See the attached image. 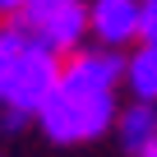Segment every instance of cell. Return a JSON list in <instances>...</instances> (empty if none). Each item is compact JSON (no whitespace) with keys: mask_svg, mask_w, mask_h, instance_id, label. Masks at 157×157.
<instances>
[{"mask_svg":"<svg viewBox=\"0 0 157 157\" xmlns=\"http://www.w3.org/2000/svg\"><path fill=\"white\" fill-rule=\"evenodd\" d=\"M125 78V56H116L111 46L97 51H78L65 69L60 83L51 88V97L42 102L37 120L46 129L51 143H88L102 139L116 125V83Z\"/></svg>","mask_w":157,"mask_h":157,"instance_id":"1","label":"cell"},{"mask_svg":"<svg viewBox=\"0 0 157 157\" xmlns=\"http://www.w3.org/2000/svg\"><path fill=\"white\" fill-rule=\"evenodd\" d=\"M60 51L33 42L19 23L0 28V106L14 120L42 111V102L60 83Z\"/></svg>","mask_w":157,"mask_h":157,"instance_id":"2","label":"cell"},{"mask_svg":"<svg viewBox=\"0 0 157 157\" xmlns=\"http://www.w3.org/2000/svg\"><path fill=\"white\" fill-rule=\"evenodd\" d=\"M14 23L51 51H74L88 33V5L83 0H23Z\"/></svg>","mask_w":157,"mask_h":157,"instance_id":"3","label":"cell"},{"mask_svg":"<svg viewBox=\"0 0 157 157\" xmlns=\"http://www.w3.org/2000/svg\"><path fill=\"white\" fill-rule=\"evenodd\" d=\"M139 10H143V0H93L88 5V33L116 51V46L139 37Z\"/></svg>","mask_w":157,"mask_h":157,"instance_id":"4","label":"cell"},{"mask_svg":"<svg viewBox=\"0 0 157 157\" xmlns=\"http://www.w3.org/2000/svg\"><path fill=\"white\" fill-rule=\"evenodd\" d=\"M116 134L125 143V152H143L152 139H157V106L152 102H129L125 111H116Z\"/></svg>","mask_w":157,"mask_h":157,"instance_id":"5","label":"cell"},{"mask_svg":"<svg viewBox=\"0 0 157 157\" xmlns=\"http://www.w3.org/2000/svg\"><path fill=\"white\" fill-rule=\"evenodd\" d=\"M125 83L134 102H157V46H139L125 60Z\"/></svg>","mask_w":157,"mask_h":157,"instance_id":"6","label":"cell"},{"mask_svg":"<svg viewBox=\"0 0 157 157\" xmlns=\"http://www.w3.org/2000/svg\"><path fill=\"white\" fill-rule=\"evenodd\" d=\"M139 42L157 46V0H143V10H139Z\"/></svg>","mask_w":157,"mask_h":157,"instance_id":"7","label":"cell"},{"mask_svg":"<svg viewBox=\"0 0 157 157\" xmlns=\"http://www.w3.org/2000/svg\"><path fill=\"white\" fill-rule=\"evenodd\" d=\"M23 10V0H0V14H19Z\"/></svg>","mask_w":157,"mask_h":157,"instance_id":"8","label":"cell"},{"mask_svg":"<svg viewBox=\"0 0 157 157\" xmlns=\"http://www.w3.org/2000/svg\"><path fill=\"white\" fill-rule=\"evenodd\" d=\"M139 157H157V139H152V143H148V148H143Z\"/></svg>","mask_w":157,"mask_h":157,"instance_id":"9","label":"cell"}]
</instances>
